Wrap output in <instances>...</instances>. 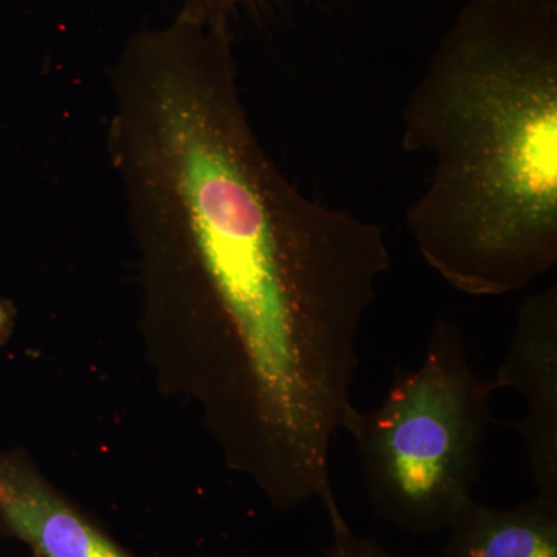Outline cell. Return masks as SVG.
Here are the masks:
<instances>
[{
    "mask_svg": "<svg viewBox=\"0 0 557 557\" xmlns=\"http://www.w3.org/2000/svg\"><path fill=\"white\" fill-rule=\"evenodd\" d=\"M110 79L127 211L150 248L178 256L228 346L263 485L281 508L324 500L333 440L358 416L359 329L392 265L383 226L277 170L226 22L178 14L135 33Z\"/></svg>",
    "mask_w": 557,
    "mask_h": 557,
    "instance_id": "6da1fadb",
    "label": "cell"
},
{
    "mask_svg": "<svg viewBox=\"0 0 557 557\" xmlns=\"http://www.w3.org/2000/svg\"><path fill=\"white\" fill-rule=\"evenodd\" d=\"M431 157L406 223L421 258L478 298L557 263V3L469 0L403 112Z\"/></svg>",
    "mask_w": 557,
    "mask_h": 557,
    "instance_id": "7a4b0ae2",
    "label": "cell"
},
{
    "mask_svg": "<svg viewBox=\"0 0 557 557\" xmlns=\"http://www.w3.org/2000/svg\"><path fill=\"white\" fill-rule=\"evenodd\" d=\"M493 392L460 327L437 319L420 368L397 369L379 408L358 410L347 431L381 520L412 534L448 530L474 498Z\"/></svg>",
    "mask_w": 557,
    "mask_h": 557,
    "instance_id": "3957f363",
    "label": "cell"
},
{
    "mask_svg": "<svg viewBox=\"0 0 557 557\" xmlns=\"http://www.w3.org/2000/svg\"><path fill=\"white\" fill-rule=\"evenodd\" d=\"M494 391L515 388L527 401L520 421L536 496L557 502V287L523 300Z\"/></svg>",
    "mask_w": 557,
    "mask_h": 557,
    "instance_id": "277c9868",
    "label": "cell"
},
{
    "mask_svg": "<svg viewBox=\"0 0 557 557\" xmlns=\"http://www.w3.org/2000/svg\"><path fill=\"white\" fill-rule=\"evenodd\" d=\"M0 523L35 557H134L13 458H0Z\"/></svg>",
    "mask_w": 557,
    "mask_h": 557,
    "instance_id": "5b68a950",
    "label": "cell"
},
{
    "mask_svg": "<svg viewBox=\"0 0 557 557\" xmlns=\"http://www.w3.org/2000/svg\"><path fill=\"white\" fill-rule=\"evenodd\" d=\"M448 531L446 557H557V502L500 509L472 498Z\"/></svg>",
    "mask_w": 557,
    "mask_h": 557,
    "instance_id": "8992f818",
    "label": "cell"
},
{
    "mask_svg": "<svg viewBox=\"0 0 557 557\" xmlns=\"http://www.w3.org/2000/svg\"><path fill=\"white\" fill-rule=\"evenodd\" d=\"M322 504L327 509L330 530H332V539H330L329 547L325 548V557H394L386 548L381 547L379 542L358 536L351 530L341 511L335 494L325 498Z\"/></svg>",
    "mask_w": 557,
    "mask_h": 557,
    "instance_id": "52a82bcc",
    "label": "cell"
},
{
    "mask_svg": "<svg viewBox=\"0 0 557 557\" xmlns=\"http://www.w3.org/2000/svg\"><path fill=\"white\" fill-rule=\"evenodd\" d=\"M249 2L252 0H180V11L201 20L228 21L234 10Z\"/></svg>",
    "mask_w": 557,
    "mask_h": 557,
    "instance_id": "ba28073f",
    "label": "cell"
},
{
    "mask_svg": "<svg viewBox=\"0 0 557 557\" xmlns=\"http://www.w3.org/2000/svg\"><path fill=\"white\" fill-rule=\"evenodd\" d=\"M11 325V317L9 309H5V307L0 304V339L3 338V336L7 335V332H9Z\"/></svg>",
    "mask_w": 557,
    "mask_h": 557,
    "instance_id": "9c48e42d",
    "label": "cell"
},
{
    "mask_svg": "<svg viewBox=\"0 0 557 557\" xmlns=\"http://www.w3.org/2000/svg\"><path fill=\"white\" fill-rule=\"evenodd\" d=\"M512 2H527V3H557V0H512Z\"/></svg>",
    "mask_w": 557,
    "mask_h": 557,
    "instance_id": "30bf717a",
    "label": "cell"
}]
</instances>
